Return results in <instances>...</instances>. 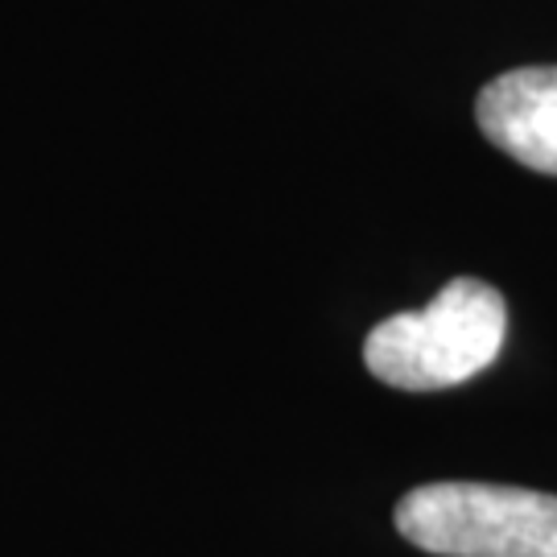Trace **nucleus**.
<instances>
[{"label":"nucleus","mask_w":557,"mask_h":557,"mask_svg":"<svg viewBox=\"0 0 557 557\" xmlns=\"http://www.w3.org/2000/svg\"><path fill=\"white\" fill-rule=\"evenodd\" d=\"M397 533L438 557H557V496L499 483H425L397 504Z\"/></svg>","instance_id":"2"},{"label":"nucleus","mask_w":557,"mask_h":557,"mask_svg":"<svg viewBox=\"0 0 557 557\" xmlns=\"http://www.w3.org/2000/svg\"><path fill=\"white\" fill-rule=\"evenodd\" d=\"M475 120L499 153L557 178V66H517L479 91Z\"/></svg>","instance_id":"3"},{"label":"nucleus","mask_w":557,"mask_h":557,"mask_svg":"<svg viewBox=\"0 0 557 557\" xmlns=\"http://www.w3.org/2000/svg\"><path fill=\"white\" fill-rule=\"evenodd\" d=\"M508 335V301L496 285L455 277L418 314L384 319L363 343L368 372L405 393H438L492 368Z\"/></svg>","instance_id":"1"}]
</instances>
